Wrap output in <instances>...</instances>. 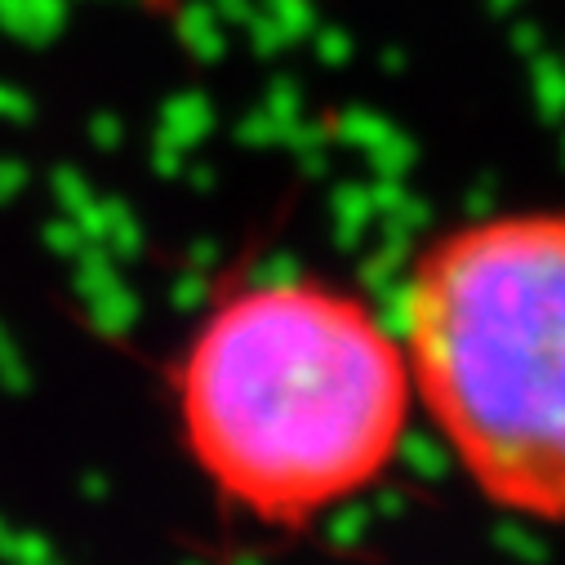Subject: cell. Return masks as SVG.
I'll use <instances>...</instances> for the list:
<instances>
[{
	"mask_svg": "<svg viewBox=\"0 0 565 565\" xmlns=\"http://www.w3.org/2000/svg\"><path fill=\"white\" fill-rule=\"evenodd\" d=\"M414 401L499 512L565 525V205L468 214L401 280Z\"/></svg>",
	"mask_w": 565,
	"mask_h": 565,
	"instance_id": "cell-2",
	"label": "cell"
},
{
	"mask_svg": "<svg viewBox=\"0 0 565 565\" xmlns=\"http://www.w3.org/2000/svg\"><path fill=\"white\" fill-rule=\"evenodd\" d=\"M170 387L196 472L267 530H303L379 486L418 414L401 330L317 271L223 290Z\"/></svg>",
	"mask_w": 565,
	"mask_h": 565,
	"instance_id": "cell-1",
	"label": "cell"
}]
</instances>
